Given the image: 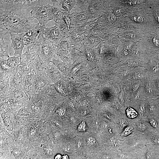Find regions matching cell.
I'll return each mask as SVG.
<instances>
[{
	"instance_id": "obj_1",
	"label": "cell",
	"mask_w": 159,
	"mask_h": 159,
	"mask_svg": "<svg viewBox=\"0 0 159 159\" xmlns=\"http://www.w3.org/2000/svg\"><path fill=\"white\" fill-rule=\"evenodd\" d=\"M22 10L0 8V38L10 33H25L34 28L33 20L27 17Z\"/></svg>"
},
{
	"instance_id": "obj_2",
	"label": "cell",
	"mask_w": 159,
	"mask_h": 159,
	"mask_svg": "<svg viewBox=\"0 0 159 159\" xmlns=\"http://www.w3.org/2000/svg\"><path fill=\"white\" fill-rule=\"evenodd\" d=\"M48 1L38 0L33 1L30 7L31 19H36L38 23L41 26H45L49 21L53 20L51 13V5L48 3Z\"/></svg>"
},
{
	"instance_id": "obj_3",
	"label": "cell",
	"mask_w": 159,
	"mask_h": 159,
	"mask_svg": "<svg viewBox=\"0 0 159 159\" xmlns=\"http://www.w3.org/2000/svg\"><path fill=\"white\" fill-rule=\"evenodd\" d=\"M139 34L140 46L147 51L159 53V29L151 26L140 31Z\"/></svg>"
},
{
	"instance_id": "obj_4",
	"label": "cell",
	"mask_w": 159,
	"mask_h": 159,
	"mask_svg": "<svg viewBox=\"0 0 159 159\" xmlns=\"http://www.w3.org/2000/svg\"><path fill=\"white\" fill-rule=\"evenodd\" d=\"M127 18L132 24L138 29L140 31L145 30L153 26L147 11L146 13L141 12H133L130 13Z\"/></svg>"
},
{
	"instance_id": "obj_5",
	"label": "cell",
	"mask_w": 159,
	"mask_h": 159,
	"mask_svg": "<svg viewBox=\"0 0 159 159\" xmlns=\"http://www.w3.org/2000/svg\"><path fill=\"white\" fill-rule=\"evenodd\" d=\"M58 43L47 40L44 36L43 37L39 55L43 61L48 65H49L52 58L56 54Z\"/></svg>"
},
{
	"instance_id": "obj_6",
	"label": "cell",
	"mask_w": 159,
	"mask_h": 159,
	"mask_svg": "<svg viewBox=\"0 0 159 159\" xmlns=\"http://www.w3.org/2000/svg\"><path fill=\"white\" fill-rule=\"evenodd\" d=\"M106 1H89L87 10L91 19H97L104 13Z\"/></svg>"
},
{
	"instance_id": "obj_7",
	"label": "cell",
	"mask_w": 159,
	"mask_h": 159,
	"mask_svg": "<svg viewBox=\"0 0 159 159\" xmlns=\"http://www.w3.org/2000/svg\"><path fill=\"white\" fill-rule=\"evenodd\" d=\"M32 82L33 90L35 94L51 86L49 77L43 74H36L35 72L33 75Z\"/></svg>"
},
{
	"instance_id": "obj_8",
	"label": "cell",
	"mask_w": 159,
	"mask_h": 159,
	"mask_svg": "<svg viewBox=\"0 0 159 159\" xmlns=\"http://www.w3.org/2000/svg\"><path fill=\"white\" fill-rule=\"evenodd\" d=\"M10 34L11 40V47L14 51V56L20 57L25 45L24 42L25 33H10Z\"/></svg>"
},
{
	"instance_id": "obj_9",
	"label": "cell",
	"mask_w": 159,
	"mask_h": 159,
	"mask_svg": "<svg viewBox=\"0 0 159 159\" xmlns=\"http://www.w3.org/2000/svg\"><path fill=\"white\" fill-rule=\"evenodd\" d=\"M33 1H1L0 8H15L21 10L27 9L30 7Z\"/></svg>"
},
{
	"instance_id": "obj_10",
	"label": "cell",
	"mask_w": 159,
	"mask_h": 159,
	"mask_svg": "<svg viewBox=\"0 0 159 159\" xmlns=\"http://www.w3.org/2000/svg\"><path fill=\"white\" fill-rule=\"evenodd\" d=\"M44 36L47 40L56 43L59 42L63 37L59 28L56 25L53 27L46 28Z\"/></svg>"
},
{
	"instance_id": "obj_11",
	"label": "cell",
	"mask_w": 159,
	"mask_h": 159,
	"mask_svg": "<svg viewBox=\"0 0 159 159\" xmlns=\"http://www.w3.org/2000/svg\"><path fill=\"white\" fill-rule=\"evenodd\" d=\"M72 26L83 23L91 20V18L87 10L77 12H74L70 14Z\"/></svg>"
},
{
	"instance_id": "obj_12",
	"label": "cell",
	"mask_w": 159,
	"mask_h": 159,
	"mask_svg": "<svg viewBox=\"0 0 159 159\" xmlns=\"http://www.w3.org/2000/svg\"><path fill=\"white\" fill-rule=\"evenodd\" d=\"M151 5L147 11L151 20L153 26L159 29V4L155 1Z\"/></svg>"
},
{
	"instance_id": "obj_13",
	"label": "cell",
	"mask_w": 159,
	"mask_h": 159,
	"mask_svg": "<svg viewBox=\"0 0 159 159\" xmlns=\"http://www.w3.org/2000/svg\"><path fill=\"white\" fill-rule=\"evenodd\" d=\"M22 78V77L20 76L16 70L14 71L9 79V84L10 89H16L24 91Z\"/></svg>"
},
{
	"instance_id": "obj_14",
	"label": "cell",
	"mask_w": 159,
	"mask_h": 159,
	"mask_svg": "<svg viewBox=\"0 0 159 159\" xmlns=\"http://www.w3.org/2000/svg\"><path fill=\"white\" fill-rule=\"evenodd\" d=\"M70 30L67 37L73 45H76L84 41L85 35L80 33L75 26L71 27Z\"/></svg>"
},
{
	"instance_id": "obj_15",
	"label": "cell",
	"mask_w": 159,
	"mask_h": 159,
	"mask_svg": "<svg viewBox=\"0 0 159 159\" xmlns=\"http://www.w3.org/2000/svg\"><path fill=\"white\" fill-rule=\"evenodd\" d=\"M49 66L50 65H48L44 62L39 55L36 61L30 69L34 70L36 74H43L46 76V71L47 69H49Z\"/></svg>"
},
{
	"instance_id": "obj_16",
	"label": "cell",
	"mask_w": 159,
	"mask_h": 159,
	"mask_svg": "<svg viewBox=\"0 0 159 159\" xmlns=\"http://www.w3.org/2000/svg\"><path fill=\"white\" fill-rule=\"evenodd\" d=\"M34 72L27 76H23L22 78L24 91L29 99L35 94L33 90L32 82L33 75Z\"/></svg>"
},
{
	"instance_id": "obj_17",
	"label": "cell",
	"mask_w": 159,
	"mask_h": 159,
	"mask_svg": "<svg viewBox=\"0 0 159 159\" xmlns=\"http://www.w3.org/2000/svg\"><path fill=\"white\" fill-rule=\"evenodd\" d=\"M99 18L82 24L77 25L75 26L80 33L85 35H86L89 31L92 28Z\"/></svg>"
},
{
	"instance_id": "obj_18",
	"label": "cell",
	"mask_w": 159,
	"mask_h": 159,
	"mask_svg": "<svg viewBox=\"0 0 159 159\" xmlns=\"http://www.w3.org/2000/svg\"><path fill=\"white\" fill-rule=\"evenodd\" d=\"M85 41L87 45L93 47H97L104 43L103 40L97 35L91 33L85 35Z\"/></svg>"
},
{
	"instance_id": "obj_19",
	"label": "cell",
	"mask_w": 159,
	"mask_h": 159,
	"mask_svg": "<svg viewBox=\"0 0 159 159\" xmlns=\"http://www.w3.org/2000/svg\"><path fill=\"white\" fill-rule=\"evenodd\" d=\"M16 70L20 76L21 77L27 76L34 72V70L31 69L30 66L27 63H21L16 69Z\"/></svg>"
},
{
	"instance_id": "obj_20",
	"label": "cell",
	"mask_w": 159,
	"mask_h": 159,
	"mask_svg": "<svg viewBox=\"0 0 159 159\" xmlns=\"http://www.w3.org/2000/svg\"><path fill=\"white\" fill-rule=\"evenodd\" d=\"M21 62L20 57L15 56L10 57L7 60V63L6 66L10 69L16 70Z\"/></svg>"
},
{
	"instance_id": "obj_21",
	"label": "cell",
	"mask_w": 159,
	"mask_h": 159,
	"mask_svg": "<svg viewBox=\"0 0 159 159\" xmlns=\"http://www.w3.org/2000/svg\"><path fill=\"white\" fill-rule=\"evenodd\" d=\"M73 46L67 37H64L58 43L57 47L66 51H70Z\"/></svg>"
},
{
	"instance_id": "obj_22",
	"label": "cell",
	"mask_w": 159,
	"mask_h": 159,
	"mask_svg": "<svg viewBox=\"0 0 159 159\" xmlns=\"http://www.w3.org/2000/svg\"><path fill=\"white\" fill-rule=\"evenodd\" d=\"M55 22L56 25L59 28L63 37H68L70 30L66 23L63 21L60 20H57Z\"/></svg>"
},
{
	"instance_id": "obj_23",
	"label": "cell",
	"mask_w": 159,
	"mask_h": 159,
	"mask_svg": "<svg viewBox=\"0 0 159 159\" xmlns=\"http://www.w3.org/2000/svg\"><path fill=\"white\" fill-rule=\"evenodd\" d=\"M63 9L68 13H70L71 10L76 6V1L74 0L61 1Z\"/></svg>"
},
{
	"instance_id": "obj_24",
	"label": "cell",
	"mask_w": 159,
	"mask_h": 159,
	"mask_svg": "<svg viewBox=\"0 0 159 159\" xmlns=\"http://www.w3.org/2000/svg\"><path fill=\"white\" fill-rule=\"evenodd\" d=\"M0 57L2 58L4 57L10 58L8 52V46L6 44L4 40V38H0Z\"/></svg>"
},
{
	"instance_id": "obj_25",
	"label": "cell",
	"mask_w": 159,
	"mask_h": 159,
	"mask_svg": "<svg viewBox=\"0 0 159 159\" xmlns=\"http://www.w3.org/2000/svg\"><path fill=\"white\" fill-rule=\"evenodd\" d=\"M46 74L52 81H55L59 78L60 75L57 70H55L53 66H51V69H48L46 71Z\"/></svg>"
},
{
	"instance_id": "obj_26",
	"label": "cell",
	"mask_w": 159,
	"mask_h": 159,
	"mask_svg": "<svg viewBox=\"0 0 159 159\" xmlns=\"http://www.w3.org/2000/svg\"><path fill=\"white\" fill-rule=\"evenodd\" d=\"M13 72L1 70V82H9L10 77Z\"/></svg>"
},
{
	"instance_id": "obj_27",
	"label": "cell",
	"mask_w": 159,
	"mask_h": 159,
	"mask_svg": "<svg viewBox=\"0 0 159 159\" xmlns=\"http://www.w3.org/2000/svg\"><path fill=\"white\" fill-rule=\"evenodd\" d=\"M76 1V6L79 8L81 11L87 10L89 1Z\"/></svg>"
},
{
	"instance_id": "obj_28",
	"label": "cell",
	"mask_w": 159,
	"mask_h": 159,
	"mask_svg": "<svg viewBox=\"0 0 159 159\" xmlns=\"http://www.w3.org/2000/svg\"><path fill=\"white\" fill-rule=\"evenodd\" d=\"M127 117L129 118L133 119L137 117L138 116V113L133 108L129 107L126 110Z\"/></svg>"
},
{
	"instance_id": "obj_29",
	"label": "cell",
	"mask_w": 159,
	"mask_h": 159,
	"mask_svg": "<svg viewBox=\"0 0 159 159\" xmlns=\"http://www.w3.org/2000/svg\"><path fill=\"white\" fill-rule=\"evenodd\" d=\"M133 130V128L131 125H128L125 127L124 129L121 133V135L123 137H126L132 133Z\"/></svg>"
},
{
	"instance_id": "obj_30",
	"label": "cell",
	"mask_w": 159,
	"mask_h": 159,
	"mask_svg": "<svg viewBox=\"0 0 159 159\" xmlns=\"http://www.w3.org/2000/svg\"><path fill=\"white\" fill-rule=\"evenodd\" d=\"M68 12H65L63 15V21L65 22L68 27L69 29L71 27V21L70 14Z\"/></svg>"
},
{
	"instance_id": "obj_31",
	"label": "cell",
	"mask_w": 159,
	"mask_h": 159,
	"mask_svg": "<svg viewBox=\"0 0 159 159\" xmlns=\"http://www.w3.org/2000/svg\"><path fill=\"white\" fill-rule=\"evenodd\" d=\"M123 4L129 6H134L140 5L143 1H121Z\"/></svg>"
},
{
	"instance_id": "obj_32",
	"label": "cell",
	"mask_w": 159,
	"mask_h": 159,
	"mask_svg": "<svg viewBox=\"0 0 159 159\" xmlns=\"http://www.w3.org/2000/svg\"><path fill=\"white\" fill-rule=\"evenodd\" d=\"M86 141L89 147L91 148L94 147L97 143V140L93 137H90L88 138Z\"/></svg>"
},
{
	"instance_id": "obj_33",
	"label": "cell",
	"mask_w": 159,
	"mask_h": 159,
	"mask_svg": "<svg viewBox=\"0 0 159 159\" xmlns=\"http://www.w3.org/2000/svg\"><path fill=\"white\" fill-rule=\"evenodd\" d=\"M87 127L86 123L84 121H82L78 125V130L80 132H85L87 130Z\"/></svg>"
},
{
	"instance_id": "obj_34",
	"label": "cell",
	"mask_w": 159,
	"mask_h": 159,
	"mask_svg": "<svg viewBox=\"0 0 159 159\" xmlns=\"http://www.w3.org/2000/svg\"><path fill=\"white\" fill-rule=\"evenodd\" d=\"M53 3V6L54 7L60 10H65L63 9L61 1H51Z\"/></svg>"
},
{
	"instance_id": "obj_35",
	"label": "cell",
	"mask_w": 159,
	"mask_h": 159,
	"mask_svg": "<svg viewBox=\"0 0 159 159\" xmlns=\"http://www.w3.org/2000/svg\"><path fill=\"white\" fill-rule=\"evenodd\" d=\"M137 127L139 130L142 131H145L146 128V125L142 122L138 123L137 125Z\"/></svg>"
},
{
	"instance_id": "obj_36",
	"label": "cell",
	"mask_w": 159,
	"mask_h": 159,
	"mask_svg": "<svg viewBox=\"0 0 159 159\" xmlns=\"http://www.w3.org/2000/svg\"><path fill=\"white\" fill-rule=\"evenodd\" d=\"M149 122L152 127L157 128L158 127V123L156 121L154 118H150L149 120Z\"/></svg>"
},
{
	"instance_id": "obj_37",
	"label": "cell",
	"mask_w": 159,
	"mask_h": 159,
	"mask_svg": "<svg viewBox=\"0 0 159 159\" xmlns=\"http://www.w3.org/2000/svg\"><path fill=\"white\" fill-rule=\"evenodd\" d=\"M63 149L65 152L68 153H70L72 152L71 148L68 145H65L63 147Z\"/></svg>"
},
{
	"instance_id": "obj_38",
	"label": "cell",
	"mask_w": 159,
	"mask_h": 159,
	"mask_svg": "<svg viewBox=\"0 0 159 159\" xmlns=\"http://www.w3.org/2000/svg\"><path fill=\"white\" fill-rule=\"evenodd\" d=\"M145 107L144 106L140 107L139 112V114L141 116H143L145 111Z\"/></svg>"
},
{
	"instance_id": "obj_39",
	"label": "cell",
	"mask_w": 159,
	"mask_h": 159,
	"mask_svg": "<svg viewBox=\"0 0 159 159\" xmlns=\"http://www.w3.org/2000/svg\"><path fill=\"white\" fill-rule=\"evenodd\" d=\"M111 156L110 155L107 154H103L100 158V159H111Z\"/></svg>"
},
{
	"instance_id": "obj_40",
	"label": "cell",
	"mask_w": 159,
	"mask_h": 159,
	"mask_svg": "<svg viewBox=\"0 0 159 159\" xmlns=\"http://www.w3.org/2000/svg\"><path fill=\"white\" fill-rule=\"evenodd\" d=\"M149 108L150 110H153L155 108V106L153 102L149 104Z\"/></svg>"
},
{
	"instance_id": "obj_41",
	"label": "cell",
	"mask_w": 159,
	"mask_h": 159,
	"mask_svg": "<svg viewBox=\"0 0 159 159\" xmlns=\"http://www.w3.org/2000/svg\"><path fill=\"white\" fill-rule=\"evenodd\" d=\"M62 156L60 154H57L55 156L54 159H62Z\"/></svg>"
},
{
	"instance_id": "obj_42",
	"label": "cell",
	"mask_w": 159,
	"mask_h": 159,
	"mask_svg": "<svg viewBox=\"0 0 159 159\" xmlns=\"http://www.w3.org/2000/svg\"><path fill=\"white\" fill-rule=\"evenodd\" d=\"M135 76L137 78H141V75L138 73H136L135 74Z\"/></svg>"
},
{
	"instance_id": "obj_43",
	"label": "cell",
	"mask_w": 159,
	"mask_h": 159,
	"mask_svg": "<svg viewBox=\"0 0 159 159\" xmlns=\"http://www.w3.org/2000/svg\"><path fill=\"white\" fill-rule=\"evenodd\" d=\"M62 159H70L69 157L67 155L64 154L62 156Z\"/></svg>"
},
{
	"instance_id": "obj_44",
	"label": "cell",
	"mask_w": 159,
	"mask_h": 159,
	"mask_svg": "<svg viewBox=\"0 0 159 159\" xmlns=\"http://www.w3.org/2000/svg\"><path fill=\"white\" fill-rule=\"evenodd\" d=\"M139 86V85L138 84H136L134 85L133 87V91H135L138 88Z\"/></svg>"
},
{
	"instance_id": "obj_45",
	"label": "cell",
	"mask_w": 159,
	"mask_h": 159,
	"mask_svg": "<svg viewBox=\"0 0 159 159\" xmlns=\"http://www.w3.org/2000/svg\"><path fill=\"white\" fill-rule=\"evenodd\" d=\"M153 141L156 143L159 144V138H155L153 139Z\"/></svg>"
},
{
	"instance_id": "obj_46",
	"label": "cell",
	"mask_w": 159,
	"mask_h": 159,
	"mask_svg": "<svg viewBox=\"0 0 159 159\" xmlns=\"http://www.w3.org/2000/svg\"><path fill=\"white\" fill-rule=\"evenodd\" d=\"M81 159H91V158L89 156H85L83 157Z\"/></svg>"
},
{
	"instance_id": "obj_47",
	"label": "cell",
	"mask_w": 159,
	"mask_h": 159,
	"mask_svg": "<svg viewBox=\"0 0 159 159\" xmlns=\"http://www.w3.org/2000/svg\"><path fill=\"white\" fill-rule=\"evenodd\" d=\"M114 141V139H113V141ZM115 142V141H114L113 142Z\"/></svg>"
},
{
	"instance_id": "obj_48",
	"label": "cell",
	"mask_w": 159,
	"mask_h": 159,
	"mask_svg": "<svg viewBox=\"0 0 159 159\" xmlns=\"http://www.w3.org/2000/svg\"></svg>"
}]
</instances>
